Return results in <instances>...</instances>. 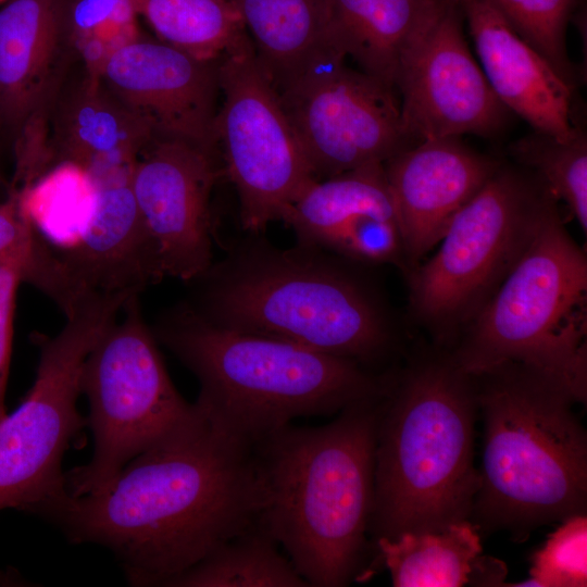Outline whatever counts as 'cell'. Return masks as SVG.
<instances>
[{
	"label": "cell",
	"mask_w": 587,
	"mask_h": 587,
	"mask_svg": "<svg viewBox=\"0 0 587 587\" xmlns=\"http://www.w3.org/2000/svg\"><path fill=\"white\" fill-rule=\"evenodd\" d=\"M253 445L192 412L132 459L101 491L66 492L39 515L73 544L118 560L133 586H164L259 521Z\"/></svg>",
	"instance_id": "1"
},
{
	"label": "cell",
	"mask_w": 587,
	"mask_h": 587,
	"mask_svg": "<svg viewBox=\"0 0 587 587\" xmlns=\"http://www.w3.org/2000/svg\"><path fill=\"white\" fill-rule=\"evenodd\" d=\"M382 396L345 408L326 425L290 423L253 445L259 521L311 587H342L361 575Z\"/></svg>",
	"instance_id": "2"
},
{
	"label": "cell",
	"mask_w": 587,
	"mask_h": 587,
	"mask_svg": "<svg viewBox=\"0 0 587 587\" xmlns=\"http://www.w3.org/2000/svg\"><path fill=\"white\" fill-rule=\"evenodd\" d=\"M473 376L435 347L388 372L375 440L373 541L471 520L479 489Z\"/></svg>",
	"instance_id": "3"
},
{
	"label": "cell",
	"mask_w": 587,
	"mask_h": 587,
	"mask_svg": "<svg viewBox=\"0 0 587 587\" xmlns=\"http://www.w3.org/2000/svg\"><path fill=\"white\" fill-rule=\"evenodd\" d=\"M202 317L222 327L287 340L371 370L395 350L378 295L326 250L279 249L250 239L198 278Z\"/></svg>",
	"instance_id": "4"
},
{
	"label": "cell",
	"mask_w": 587,
	"mask_h": 587,
	"mask_svg": "<svg viewBox=\"0 0 587 587\" xmlns=\"http://www.w3.org/2000/svg\"><path fill=\"white\" fill-rule=\"evenodd\" d=\"M471 375L484 430L471 522L524 540L539 526L586 513L587 434L576 399L517 362Z\"/></svg>",
	"instance_id": "5"
},
{
	"label": "cell",
	"mask_w": 587,
	"mask_h": 587,
	"mask_svg": "<svg viewBox=\"0 0 587 587\" xmlns=\"http://www.w3.org/2000/svg\"><path fill=\"white\" fill-rule=\"evenodd\" d=\"M198 378L196 403L254 445L297 417L333 415L383 395L388 372L287 340L218 326L189 303L151 328Z\"/></svg>",
	"instance_id": "6"
},
{
	"label": "cell",
	"mask_w": 587,
	"mask_h": 587,
	"mask_svg": "<svg viewBox=\"0 0 587 587\" xmlns=\"http://www.w3.org/2000/svg\"><path fill=\"white\" fill-rule=\"evenodd\" d=\"M552 197L528 246L449 350L469 374L533 367L587 399V260Z\"/></svg>",
	"instance_id": "7"
},
{
	"label": "cell",
	"mask_w": 587,
	"mask_h": 587,
	"mask_svg": "<svg viewBox=\"0 0 587 587\" xmlns=\"http://www.w3.org/2000/svg\"><path fill=\"white\" fill-rule=\"evenodd\" d=\"M552 197L533 174L501 164L454 215L436 254L408 272L411 313L437 347L453 348L528 246Z\"/></svg>",
	"instance_id": "8"
},
{
	"label": "cell",
	"mask_w": 587,
	"mask_h": 587,
	"mask_svg": "<svg viewBox=\"0 0 587 587\" xmlns=\"http://www.w3.org/2000/svg\"><path fill=\"white\" fill-rule=\"evenodd\" d=\"M129 298L86 291L57 335H32L39 351L35 382L18 408L0 422V511L39 515L67 492L62 459L87 426L77 409L84 363Z\"/></svg>",
	"instance_id": "9"
},
{
	"label": "cell",
	"mask_w": 587,
	"mask_h": 587,
	"mask_svg": "<svg viewBox=\"0 0 587 587\" xmlns=\"http://www.w3.org/2000/svg\"><path fill=\"white\" fill-rule=\"evenodd\" d=\"M138 296L130 297L84 363L80 389L89 403L93 454L65 473L72 496L104 489L135 457L193 409L175 388Z\"/></svg>",
	"instance_id": "10"
},
{
	"label": "cell",
	"mask_w": 587,
	"mask_h": 587,
	"mask_svg": "<svg viewBox=\"0 0 587 587\" xmlns=\"http://www.w3.org/2000/svg\"><path fill=\"white\" fill-rule=\"evenodd\" d=\"M218 76L215 143L238 195L241 225L258 234L316 178L254 50L222 59Z\"/></svg>",
	"instance_id": "11"
},
{
	"label": "cell",
	"mask_w": 587,
	"mask_h": 587,
	"mask_svg": "<svg viewBox=\"0 0 587 587\" xmlns=\"http://www.w3.org/2000/svg\"><path fill=\"white\" fill-rule=\"evenodd\" d=\"M345 61L332 50L276 91L316 179L385 164L411 146L395 89Z\"/></svg>",
	"instance_id": "12"
},
{
	"label": "cell",
	"mask_w": 587,
	"mask_h": 587,
	"mask_svg": "<svg viewBox=\"0 0 587 587\" xmlns=\"http://www.w3.org/2000/svg\"><path fill=\"white\" fill-rule=\"evenodd\" d=\"M396 89L411 145L465 134L496 135L509 113L469 49L459 0H445L408 46Z\"/></svg>",
	"instance_id": "13"
},
{
	"label": "cell",
	"mask_w": 587,
	"mask_h": 587,
	"mask_svg": "<svg viewBox=\"0 0 587 587\" xmlns=\"http://www.w3.org/2000/svg\"><path fill=\"white\" fill-rule=\"evenodd\" d=\"M218 152L153 134L132 166L133 192L164 276L190 282L212 265L211 195Z\"/></svg>",
	"instance_id": "14"
},
{
	"label": "cell",
	"mask_w": 587,
	"mask_h": 587,
	"mask_svg": "<svg viewBox=\"0 0 587 587\" xmlns=\"http://www.w3.org/2000/svg\"><path fill=\"white\" fill-rule=\"evenodd\" d=\"M66 0H9L0 9V120L13 160L34 170L47 157V114L75 55Z\"/></svg>",
	"instance_id": "15"
},
{
	"label": "cell",
	"mask_w": 587,
	"mask_h": 587,
	"mask_svg": "<svg viewBox=\"0 0 587 587\" xmlns=\"http://www.w3.org/2000/svg\"><path fill=\"white\" fill-rule=\"evenodd\" d=\"M218 65L141 35L115 52L99 76L153 134L217 151Z\"/></svg>",
	"instance_id": "16"
},
{
	"label": "cell",
	"mask_w": 587,
	"mask_h": 587,
	"mask_svg": "<svg viewBox=\"0 0 587 587\" xmlns=\"http://www.w3.org/2000/svg\"><path fill=\"white\" fill-rule=\"evenodd\" d=\"M501 164L459 138L411 145L384 164L408 272L440 241L458 211Z\"/></svg>",
	"instance_id": "17"
},
{
	"label": "cell",
	"mask_w": 587,
	"mask_h": 587,
	"mask_svg": "<svg viewBox=\"0 0 587 587\" xmlns=\"http://www.w3.org/2000/svg\"><path fill=\"white\" fill-rule=\"evenodd\" d=\"M133 162L87 170L97 188L90 220L73 245H54L67 276L80 291L139 295L164 277L133 192Z\"/></svg>",
	"instance_id": "18"
},
{
	"label": "cell",
	"mask_w": 587,
	"mask_h": 587,
	"mask_svg": "<svg viewBox=\"0 0 587 587\" xmlns=\"http://www.w3.org/2000/svg\"><path fill=\"white\" fill-rule=\"evenodd\" d=\"M480 67L494 92L535 132L566 140L572 121L573 85L483 0H459Z\"/></svg>",
	"instance_id": "19"
},
{
	"label": "cell",
	"mask_w": 587,
	"mask_h": 587,
	"mask_svg": "<svg viewBox=\"0 0 587 587\" xmlns=\"http://www.w3.org/2000/svg\"><path fill=\"white\" fill-rule=\"evenodd\" d=\"M152 135L101 77L75 57L47 114V168L63 161L86 170L130 162Z\"/></svg>",
	"instance_id": "20"
},
{
	"label": "cell",
	"mask_w": 587,
	"mask_h": 587,
	"mask_svg": "<svg viewBox=\"0 0 587 587\" xmlns=\"http://www.w3.org/2000/svg\"><path fill=\"white\" fill-rule=\"evenodd\" d=\"M471 520L439 532H407L374 540L377 561L396 587L504 586L505 564L483 555Z\"/></svg>",
	"instance_id": "21"
},
{
	"label": "cell",
	"mask_w": 587,
	"mask_h": 587,
	"mask_svg": "<svg viewBox=\"0 0 587 587\" xmlns=\"http://www.w3.org/2000/svg\"><path fill=\"white\" fill-rule=\"evenodd\" d=\"M277 91L332 50L328 0H230ZM340 51V50H339Z\"/></svg>",
	"instance_id": "22"
},
{
	"label": "cell",
	"mask_w": 587,
	"mask_h": 587,
	"mask_svg": "<svg viewBox=\"0 0 587 587\" xmlns=\"http://www.w3.org/2000/svg\"><path fill=\"white\" fill-rule=\"evenodd\" d=\"M445 0H328L335 46L396 89L401 57Z\"/></svg>",
	"instance_id": "23"
},
{
	"label": "cell",
	"mask_w": 587,
	"mask_h": 587,
	"mask_svg": "<svg viewBox=\"0 0 587 587\" xmlns=\"http://www.w3.org/2000/svg\"><path fill=\"white\" fill-rule=\"evenodd\" d=\"M364 214L396 222L384 164L313 180L290 204L282 221L296 233L298 242L322 247L340 226Z\"/></svg>",
	"instance_id": "24"
},
{
	"label": "cell",
	"mask_w": 587,
	"mask_h": 587,
	"mask_svg": "<svg viewBox=\"0 0 587 587\" xmlns=\"http://www.w3.org/2000/svg\"><path fill=\"white\" fill-rule=\"evenodd\" d=\"M160 41L202 61L254 50L230 0H134Z\"/></svg>",
	"instance_id": "25"
},
{
	"label": "cell",
	"mask_w": 587,
	"mask_h": 587,
	"mask_svg": "<svg viewBox=\"0 0 587 587\" xmlns=\"http://www.w3.org/2000/svg\"><path fill=\"white\" fill-rule=\"evenodd\" d=\"M258 521L171 578L167 587H310Z\"/></svg>",
	"instance_id": "26"
},
{
	"label": "cell",
	"mask_w": 587,
	"mask_h": 587,
	"mask_svg": "<svg viewBox=\"0 0 587 587\" xmlns=\"http://www.w3.org/2000/svg\"><path fill=\"white\" fill-rule=\"evenodd\" d=\"M16 191L24 214L45 238L61 246L62 232H66L64 247L78 239L97 201V188L90 173L67 161L50 165Z\"/></svg>",
	"instance_id": "27"
},
{
	"label": "cell",
	"mask_w": 587,
	"mask_h": 587,
	"mask_svg": "<svg viewBox=\"0 0 587 587\" xmlns=\"http://www.w3.org/2000/svg\"><path fill=\"white\" fill-rule=\"evenodd\" d=\"M511 157L562 201L587 230V137L579 128L566 139L533 132L510 145Z\"/></svg>",
	"instance_id": "28"
},
{
	"label": "cell",
	"mask_w": 587,
	"mask_h": 587,
	"mask_svg": "<svg viewBox=\"0 0 587 587\" xmlns=\"http://www.w3.org/2000/svg\"><path fill=\"white\" fill-rule=\"evenodd\" d=\"M134 0H66L64 24L74 55L100 74L110 58L142 34Z\"/></svg>",
	"instance_id": "29"
},
{
	"label": "cell",
	"mask_w": 587,
	"mask_h": 587,
	"mask_svg": "<svg viewBox=\"0 0 587 587\" xmlns=\"http://www.w3.org/2000/svg\"><path fill=\"white\" fill-rule=\"evenodd\" d=\"M574 86L566 27L576 0H483Z\"/></svg>",
	"instance_id": "30"
},
{
	"label": "cell",
	"mask_w": 587,
	"mask_h": 587,
	"mask_svg": "<svg viewBox=\"0 0 587 587\" xmlns=\"http://www.w3.org/2000/svg\"><path fill=\"white\" fill-rule=\"evenodd\" d=\"M532 555L529 577L507 586H587V516L575 514L561 521Z\"/></svg>",
	"instance_id": "31"
},
{
	"label": "cell",
	"mask_w": 587,
	"mask_h": 587,
	"mask_svg": "<svg viewBox=\"0 0 587 587\" xmlns=\"http://www.w3.org/2000/svg\"><path fill=\"white\" fill-rule=\"evenodd\" d=\"M20 258L28 264L27 282L46 296L60 280L59 262L52 243L24 214L16 189L0 199V262Z\"/></svg>",
	"instance_id": "32"
},
{
	"label": "cell",
	"mask_w": 587,
	"mask_h": 587,
	"mask_svg": "<svg viewBox=\"0 0 587 587\" xmlns=\"http://www.w3.org/2000/svg\"><path fill=\"white\" fill-rule=\"evenodd\" d=\"M367 263H397L407 270L403 247L394 220L359 215L333 233L321 247Z\"/></svg>",
	"instance_id": "33"
},
{
	"label": "cell",
	"mask_w": 587,
	"mask_h": 587,
	"mask_svg": "<svg viewBox=\"0 0 587 587\" xmlns=\"http://www.w3.org/2000/svg\"><path fill=\"white\" fill-rule=\"evenodd\" d=\"M28 264L13 258L0 262V422L7 415L5 391L13 341V319L16 291L26 282Z\"/></svg>",
	"instance_id": "34"
},
{
	"label": "cell",
	"mask_w": 587,
	"mask_h": 587,
	"mask_svg": "<svg viewBox=\"0 0 587 587\" xmlns=\"http://www.w3.org/2000/svg\"><path fill=\"white\" fill-rule=\"evenodd\" d=\"M7 141L11 143L8 137V134L5 132V128L0 120V152H1L2 143H5ZM0 158H1V154H0ZM10 191H11V182L7 180V178L4 177L1 163H0V199H4L5 197H8Z\"/></svg>",
	"instance_id": "35"
},
{
	"label": "cell",
	"mask_w": 587,
	"mask_h": 587,
	"mask_svg": "<svg viewBox=\"0 0 587 587\" xmlns=\"http://www.w3.org/2000/svg\"><path fill=\"white\" fill-rule=\"evenodd\" d=\"M1 1H4V0H0V2H1Z\"/></svg>",
	"instance_id": "36"
}]
</instances>
